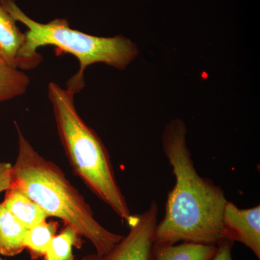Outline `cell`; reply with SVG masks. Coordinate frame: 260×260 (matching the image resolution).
Listing matches in <instances>:
<instances>
[{
	"instance_id": "4",
	"label": "cell",
	"mask_w": 260,
	"mask_h": 260,
	"mask_svg": "<svg viewBox=\"0 0 260 260\" xmlns=\"http://www.w3.org/2000/svg\"><path fill=\"white\" fill-rule=\"evenodd\" d=\"M75 95L54 82L48 85V98L65 154L75 175L127 223L131 212L116 180L110 155L99 135L78 114Z\"/></svg>"
},
{
	"instance_id": "3",
	"label": "cell",
	"mask_w": 260,
	"mask_h": 260,
	"mask_svg": "<svg viewBox=\"0 0 260 260\" xmlns=\"http://www.w3.org/2000/svg\"><path fill=\"white\" fill-rule=\"evenodd\" d=\"M0 4L16 21L28 28L25 32V42L17 58L18 69H34L42 62L43 56L37 52L39 48L57 47L73 54L79 61V70L67 83L66 88L75 94L80 93L85 86L84 73L87 67L104 63L116 69L124 70L138 56L137 46L122 36L94 37L70 28L65 19L39 23L25 14L15 0H0Z\"/></svg>"
},
{
	"instance_id": "9",
	"label": "cell",
	"mask_w": 260,
	"mask_h": 260,
	"mask_svg": "<svg viewBox=\"0 0 260 260\" xmlns=\"http://www.w3.org/2000/svg\"><path fill=\"white\" fill-rule=\"evenodd\" d=\"M16 22L0 4V59L5 64L18 69L17 58L25 36L17 26Z\"/></svg>"
},
{
	"instance_id": "12",
	"label": "cell",
	"mask_w": 260,
	"mask_h": 260,
	"mask_svg": "<svg viewBox=\"0 0 260 260\" xmlns=\"http://www.w3.org/2000/svg\"><path fill=\"white\" fill-rule=\"evenodd\" d=\"M57 234V223L47 220L29 228L25 236V248L34 259L43 257Z\"/></svg>"
},
{
	"instance_id": "8",
	"label": "cell",
	"mask_w": 260,
	"mask_h": 260,
	"mask_svg": "<svg viewBox=\"0 0 260 260\" xmlns=\"http://www.w3.org/2000/svg\"><path fill=\"white\" fill-rule=\"evenodd\" d=\"M28 228L0 203V255L15 256L25 249Z\"/></svg>"
},
{
	"instance_id": "13",
	"label": "cell",
	"mask_w": 260,
	"mask_h": 260,
	"mask_svg": "<svg viewBox=\"0 0 260 260\" xmlns=\"http://www.w3.org/2000/svg\"><path fill=\"white\" fill-rule=\"evenodd\" d=\"M30 82L28 75L21 70L0 64V102L26 93Z\"/></svg>"
},
{
	"instance_id": "10",
	"label": "cell",
	"mask_w": 260,
	"mask_h": 260,
	"mask_svg": "<svg viewBox=\"0 0 260 260\" xmlns=\"http://www.w3.org/2000/svg\"><path fill=\"white\" fill-rule=\"evenodd\" d=\"M217 250L215 244L182 242L179 245H155L154 260H212Z\"/></svg>"
},
{
	"instance_id": "17",
	"label": "cell",
	"mask_w": 260,
	"mask_h": 260,
	"mask_svg": "<svg viewBox=\"0 0 260 260\" xmlns=\"http://www.w3.org/2000/svg\"><path fill=\"white\" fill-rule=\"evenodd\" d=\"M0 260H4V259H3V258H2L1 255H0Z\"/></svg>"
},
{
	"instance_id": "6",
	"label": "cell",
	"mask_w": 260,
	"mask_h": 260,
	"mask_svg": "<svg viewBox=\"0 0 260 260\" xmlns=\"http://www.w3.org/2000/svg\"><path fill=\"white\" fill-rule=\"evenodd\" d=\"M225 239L244 244L260 259V206L240 209L227 202L222 218Z\"/></svg>"
},
{
	"instance_id": "15",
	"label": "cell",
	"mask_w": 260,
	"mask_h": 260,
	"mask_svg": "<svg viewBox=\"0 0 260 260\" xmlns=\"http://www.w3.org/2000/svg\"><path fill=\"white\" fill-rule=\"evenodd\" d=\"M234 242L224 239L217 244V250L212 260H234L232 257V247Z\"/></svg>"
},
{
	"instance_id": "5",
	"label": "cell",
	"mask_w": 260,
	"mask_h": 260,
	"mask_svg": "<svg viewBox=\"0 0 260 260\" xmlns=\"http://www.w3.org/2000/svg\"><path fill=\"white\" fill-rule=\"evenodd\" d=\"M158 214V205L153 201L143 213L131 215L127 222L129 232L110 251L103 255L95 252L87 254L80 260H153Z\"/></svg>"
},
{
	"instance_id": "2",
	"label": "cell",
	"mask_w": 260,
	"mask_h": 260,
	"mask_svg": "<svg viewBox=\"0 0 260 260\" xmlns=\"http://www.w3.org/2000/svg\"><path fill=\"white\" fill-rule=\"evenodd\" d=\"M18 153L12 167V184L25 191L48 217L60 219L91 243L95 253L103 255L121 240L122 236L108 230L94 217L91 207L64 173L38 153L15 121Z\"/></svg>"
},
{
	"instance_id": "7",
	"label": "cell",
	"mask_w": 260,
	"mask_h": 260,
	"mask_svg": "<svg viewBox=\"0 0 260 260\" xmlns=\"http://www.w3.org/2000/svg\"><path fill=\"white\" fill-rule=\"evenodd\" d=\"M2 203L28 229L49 218L37 203L15 184H12L9 189L5 191Z\"/></svg>"
},
{
	"instance_id": "14",
	"label": "cell",
	"mask_w": 260,
	"mask_h": 260,
	"mask_svg": "<svg viewBox=\"0 0 260 260\" xmlns=\"http://www.w3.org/2000/svg\"><path fill=\"white\" fill-rule=\"evenodd\" d=\"M12 167L10 162H0V193L12 185Z\"/></svg>"
},
{
	"instance_id": "1",
	"label": "cell",
	"mask_w": 260,
	"mask_h": 260,
	"mask_svg": "<svg viewBox=\"0 0 260 260\" xmlns=\"http://www.w3.org/2000/svg\"><path fill=\"white\" fill-rule=\"evenodd\" d=\"M186 134L185 124L179 119L171 121L162 133V148L176 183L168 195L164 218L155 229V245L180 242L217 245L225 239L222 225L225 193L197 172Z\"/></svg>"
},
{
	"instance_id": "11",
	"label": "cell",
	"mask_w": 260,
	"mask_h": 260,
	"mask_svg": "<svg viewBox=\"0 0 260 260\" xmlns=\"http://www.w3.org/2000/svg\"><path fill=\"white\" fill-rule=\"evenodd\" d=\"M81 239L74 228L64 225L51 240L47 252L43 256L44 260H75L73 248H81Z\"/></svg>"
},
{
	"instance_id": "16",
	"label": "cell",
	"mask_w": 260,
	"mask_h": 260,
	"mask_svg": "<svg viewBox=\"0 0 260 260\" xmlns=\"http://www.w3.org/2000/svg\"><path fill=\"white\" fill-rule=\"evenodd\" d=\"M0 64H4V62H3L1 59H0Z\"/></svg>"
}]
</instances>
